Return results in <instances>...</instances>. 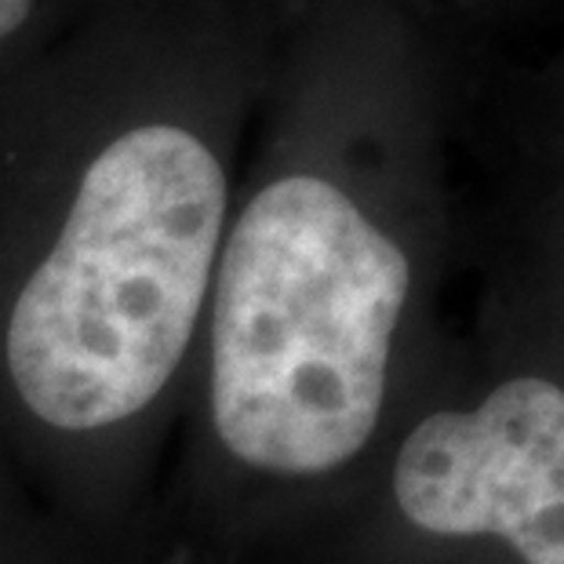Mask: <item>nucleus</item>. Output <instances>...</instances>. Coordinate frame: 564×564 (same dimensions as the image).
<instances>
[{
    "label": "nucleus",
    "instance_id": "obj_4",
    "mask_svg": "<svg viewBox=\"0 0 564 564\" xmlns=\"http://www.w3.org/2000/svg\"><path fill=\"white\" fill-rule=\"evenodd\" d=\"M139 0H0V80Z\"/></svg>",
    "mask_w": 564,
    "mask_h": 564
},
{
    "label": "nucleus",
    "instance_id": "obj_1",
    "mask_svg": "<svg viewBox=\"0 0 564 564\" xmlns=\"http://www.w3.org/2000/svg\"><path fill=\"white\" fill-rule=\"evenodd\" d=\"M292 0H139L0 80V452L84 564L161 474Z\"/></svg>",
    "mask_w": 564,
    "mask_h": 564
},
{
    "label": "nucleus",
    "instance_id": "obj_3",
    "mask_svg": "<svg viewBox=\"0 0 564 564\" xmlns=\"http://www.w3.org/2000/svg\"><path fill=\"white\" fill-rule=\"evenodd\" d=\"M379 507L401 543H507L564 564V390L502 379L470 404H430L401 430Z\"/></svg>",
    "mask_w": 564,
    "mask_h": 564
},
{
    "label": "nucleus",
    "instance_id": "obj_2",
    "mask_svg": "<svg viewBox=\"0 0 564 564\" xmlns=\"http://www.w3.org/2000/svg\"><path fill=\"white\" fill-rule=\"evenodd\" d=\"M226 215L153 564H262L382 444L419 295L412 237L335 161L324 58L292 22Z\"/></svg>",
    "mask_w": 564,
    "mask_h": 564
},
{
    "label": "nucleus",
    "instance_id": "obj_5",
    "mask_svg": "<svg viewBox=\"0 0 564 564\" xmlns=\"http://www.w3.org/2000/svg\"><path fill=\"white\" fill-rule=\"evenodd\" d=\"M0 564H84L0 452Z\"/></svg>",
    "mask_w": 564,
    "mask_h": 564
}]
</instances>
